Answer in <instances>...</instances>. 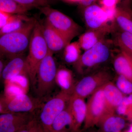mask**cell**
<instances>
[{"label": "cell", "mask_w": 132, "mask_h": 132, "mask_svg": "<svg viewBox=\"0 0 132 132\" xmlns=\"http://www.w3.org/2000/svg\"><path fill=\"white\" fill-rule=\"evenodd\" d=\"M36 20L26 22L19 30L1 36V56L10 59L21 55L29 48L31 35Z\"/></svg>", "instance_id": "cell-1"}, {"label": "cell", "mask_w": 132, "mask_h": 132, "mask_svg": "<svg viewBox=\"0 0 132 132\" xmlns=\"http://www.w3.org/2000/svg\"><path fill=\"white\" fill-rule=\"evenodd\" d=\"M28 48L26 63L29 78L34 86L39 66L49 51L43 35L40 23L37 21L32 32Z\"/></svg>", "instance_id": "cell-2"}, {"label": "cell", "mask_w": 132, "mask_h": 132, "mask_svg": "<svg viewBox=\"0 0 132 132\" xmlns=\"http://www.w3.org/2000/svg\"><path fill=\"white\" fill-rule=\"evenodd\" d=\"M53 54L48 51L37 71L35 83L33 86L37 98L41 100L52 93L57 85L56 76L58 68Z\"/></svg>", "instance_id": "cell-3"}, {"label": "cell", "mask_w": 132, "mask_h": 132, "mask_svg": "<svg viewBox=\"0 0 132 132\" xmlns=\"http://www.w3.org/2000/svg\"><path fill=\"white\" fill-rule=\"evenodd\" d=\"M111 53L110 43L105 39L85 51L74 64L78 72L83 73L106 62Z\"/></svg>", "instance_id": "cell-4"}, {"label": "cell", "mask_w": 132, "mask_h": 132, "mask_svg": "<svg viewBox=\"0 0 132 132\" xmlns=\"http://www.w3.org/2000/svg\"><path fill=\"white\" fill-rule=\"evenodd\" d=\"M71 95L61 91L42 106L38 118V123L44 132H50L54 120L67 107Z\"/></svg>", "instance_id": "cell-5"}, {"label": "cell", "mask_w": 132, "mask_h": 132, "mask_svg": "<svg viewBox=\"0 0 132 132\" xmlns=\"http://www.w3.org/2000/svg\"><path fill=\"white\" fill-rule=\"evenodd\" d=\"M39 9L47 22L70 40L79 34L81 29L80 26L65 14L50 6Z\"/></svg>", "instance_id": "cell-6"}, {"label": "cell", "mask_w": 132, "mask_h": 132, "mask_svg": "<svg viewBox=\"0 0 132 132\" xmlns=\"http://www.w3.org/2000/svg\"><path fill=\"white\" fill-rule=\"evenodd\" d=\"M109 72L101 69L83 77L75 83L72 94L85 98L111 81Z\"/></svg>", "instance_id": "cell-7"}, {"label": "cell", "mask_w": 132, "mask_h": 132, "mask_svg": "<svg viewBox=\"0 0 132 132\" xmlns=\"http://www.w3.org/2000/svg\"><path fill=\"white\" fill-rule=\"evenodd\" d=\"M42 105L41 100L33 98L26 93L12 99L1 97L0 100L1 114L10 113H31Z\"/></svg>", "instance_id": "cell-8"}, {"label": "cell", "mask_w": 132, "mask_h": 132, "mask_svg": "<svg viewBox=\"0 0 132 132\" xmlns=\"http://www.w3.org/2000/svg\"><path fill=\"white\" fill-rule=\"evenodd\" d=\"M87 105L84 129L87 130L98 125L102 118L108 114L102 87L90 96Z\"/></svg>", "instance_id": "cell-9"}, {"label": "cell", "mask_w": 132, "mask_h": 132, "mask_svg": "<svg viewBox=\"0 0 132 132\" xmlns=\"http://www.w3.org/2000/svg\"><path fill=\"white\" fill-rule=\"evenodd\" d=\"M40 25L43 35L50 52L53 54L60 52L71 43V40L55 29L46 20Z\"/></svg>", "instance_id": "cell-10"}, {"label": "cell", "mask_w": 132, "mask_h": 132, "mask_svg": "<svg viewBox=\"0 0 132 132\" xmlns=\"http://www.w3.org/2000/svg\"><path fill=\"white\" fill-rule=\"evenodd\" d=\"M31 113L1 114L0 132H15L34 119Z\"/></svg>", "instance_id": "cell-11"}, {"label": "cell", "mask_w": 132, "mask_h": 132, "mask_svg": "<svg viewBox=\"0 0 132 132\" xmlns=\"http://www.w3.org/2000/svg\"><path fill=\"white\" fill-rule=\"evenodd\" d=\"M83 15L88 30L103 27L108 25V22L110 21L103 8L95 4H92L85 8Z\"/></svg>", "instance_id": "cell-12"}, {"label": "cell", "mask_w": 132, "mask_h": 132, "mask_svg": "<svg viewBox=\"0 0 132 132\" xmlns=\"http://www.w3.org/2000/svg\"><path fill=\"white\" fill-rule=\"evenodd\" d=\"M68 108L73 119V131L81 132L80 128L85 122L86 114L87 105L85 99L71 95Z\"/></svg>", "instance_id": "cell-13"}, {"label": "cell", "mask_w": 132, "mask_h": 132, "mask_svg": "<svg viewBox=\"0 0 132 132\" xmlns=\"http://www.w3.org/2000/svg\"><path fill=\"white\" fill-rule=\"evenodd\" d=\"M112 29V26L108 24L101 28L88 30L81 35L78 41L81 49L85 51L87 50L105 39L106 36L111 32Z\"/></svg>", "instance_id": "cell-14"}, {"label": "cell", "mask_w": 132, "mask_h": 132, "mask_svg": "<svg viewBox=\"0 0 132 132\" xmlns=\"http://www.w3.org/2000/svg\"><path fill=\"white\" fill-rule=\"evenodd\" d=\"M20 75L28 76L26 58L22 57L21 55L10 59L5 66L0 76L5 81Z\"/></svg>", "instance_id": "cell-15"}, {"label": "cell", "mask_w": 132, "mask_h": 132, "mask_svg": "<svg viewBox=\"0 0 132 132\" xmlns=\"http://www.w3.org/2000/svg\"><path fill=\"white\" fill-rule=\"evenodd\" d=\"M102 88L108 113H114L116 109L123 101L125 95L115 84L111 81L104 85Z\"/></svg>", "instance_id": "cell-16"}, {"label": "cell", "mask_w": 132, "mask_h": 132, "mask_svg": "<svg viewBox=\"0 0 132 132\" xmlns=\"http://www.w3.org/2000/svg\"><path fill=\"white\" fill-rule=\"evenodd\" d=\"M126 119L123 116L114 113L106 114L97 126L102 132H120L126 125Z\"/></svg>", "instance_id": "cell-17"}, {"label": "cell", "mask_w": 132, "mask_h": 132, "mask_svg": "<svg viewBox=\"0 0 132 132\" xmlns=\"http://www.w3.org/2000/svg\"><path fill=\"white\" fill-rule=\"evenodd\" d=\"M56 82L61 91L72 95L75 83L71 71L62 67L58 68L56 76Z\"/></svg>", "instance_id": "cell-18"}, {"label": "cell", "mask_w": 132, "mask_h": 132, "mask_svg": "<svg viewBox=\"0 0 132 132\" xmlns=\"http://www.w3.org/2000/svg\"><path fill=\"white\" fill-rule=\"evenodd\" d=\"M66 131L74 132L73 119L68 106L55 118L50 132Z\"/></svg>", "instance_id": "cell-19"}, {"label": "cell", "mask_w": 132, "mask_h": 132, "mask_svg": "<svg viewBox=\"0 0 132 132\" xmlns=\"http://www.w3.org/2000/svg\"><path fill=\"white\" fill-rule=\"evenodd\" d=\"M113 66L118 75L123 76L132 82V67L129 60L121 51L114 57Z\"/></svg>", "instance_id": "cell-20"}, {"label": "cell", "mask_w": 132, "mask_h": 132, "mask_svg": "<svg viewBox=\"0 0 132 132\" xmlns=\"http://www.w3.org/2000/svg\"><path fill=\"white\" fill-rule=\"evenodd\" d=\"M114 20L122 31L132 34V11L131 10L117 8Z\"/></svg>", "instance_id": "cell-21"}, {"label": "cell", "mask_w": 132, "mask_h": 132, "mask_svg": "<svg viewBox=\"0 0 132 132\" xmlns=\"http://www.w3.org/2000/svg\"><path fill=\"white\" fill-rule=\"evenodd\" d=\"M29 9L14 0H0V11L11 14L25 15Z\"/></svg>", "instance_id": "cell-22"}, {"label": "cell", "mask_w": 132, "mask_h": 132, "mask_svg": "<svg viewBox=\"0 0 132 132\" xmlns=\"http://www.w3.org/2000/svg\"><path fill=\"white\" fill-rule=\"evenodd\" d=\"M64 57L66 62L75 64L79 59L81 53V48L78 41L70 43L64 48Z\"/></svg>", "instance_id": "cell-23"}, {"label": "cell", "mask_w": 132, "mask_h": 132, "mask_svg": "<svg viewBox=\"0 0 132 132\" xmlns=\"http://www.w3.org/2000/svg\"><path fill=\"white\" fill-rule=\"evenodd\" d=\"M115 40L121 52L132 54V34L121 31L116 34Z\"/></svg>", "instance_id": "cell-24"}, {"label": "cell", "mask_w": 132, "mask_h": 132, "mask_svg": "<svg viewBox=\"0 0 132 132\" xmlns=\"http://www.w3.org/2000/svg\"><path fill=\"white\" fill-rule=\"evenodd\" d=\"M32 19L28 18L24 14H18L17 17L10 22L0 29L1 36L9 34L19 30L23 26L25 22L31 20Z\"/></svg>", "instance_id": "cell-25"}, {"label": "cell", "mask_w": 132, "mask_h": 132, "mask_svg": "<svg viewBox=\"0 0 132 132\" xmlns=\"http://www.w3.org/2000/svg\"><path fill=\"white\" fill-rule=\"evenodd\" d=\"M116 111L118 115L126 116L129 120L132 121V94L124 97Z\"/></svg>", "instance_id": "cell-26"}, {"label": "cell", "mask_w": 132, "mask_h": 132, "mask_svg": "<svg viewBox=\"0 0 132 132\" xmlns=\"http://www.w3.org/2000/svg\"><path fill=\"white\" fill-rule=\"evenodd\" d=\"M114 84L123 94H132V82L125 76L118 75Z\"/></svg>", "instance_id": "cell-27"}, {"label": "cell", "mask_w": 132, "mask_h": 132, "mask_svg": "<svg viewBox=\"0 0 132 132\" xmlns=\"http://www.w3.org/2000/svg\"><path fill=\"white\" fill-rule=\"evenodd\" d=\"M6 82L4 97L7 99H12L19 95L25 93L20 88L16 85L9 82Z\"/></svg>", "instance_id": "cell-28"}, {"label": "cell", "mask_w": 132, "mask_h": 132, "mask_svg": "<svg viewBox=\"0 0 132 132\" xmlns=\"http://www.w3.org/2000/svg\"><path fill=\"white\" fill-rule=\"evenodd\" d=\"M24 6L31 9L32 8H38L49 6L50 0H14Z\"/></svg>", "instance_id": "cell-29"}, {"label": "cell", "mask_w": 132, "mask_h": 132, "mask_svg": "<svg viewBox=\"0 0 132 132\" xmlns=\"http://www.w3.org/2000/svg\"><path fill=\"white\" fill-rule=\"evenodd\" d=\"M29 80H30L28 76L20 75L14 77L9 80L5 81H9L16 85L22 89L26 93L28 87Z\"/></svg>", "instance_id": "cell-30"}, {"label": "cell", "mask_w": 132, "mask_h": 132, "mask_svg": "<svg viewBox=\"0 0 132 132\" xmlns=\"http://www.w3.org/2000/svg\"><path fill=\"white\" fill-rule=\"evenodd\" d=\"M18 15L11 14L0 11V28L15 20L17 17Z\"/></svg>", "instance_id": "cell-31"}, {"label": "cell", "mask_w": 132, "mask_h": 132, "mask_svg": "<svg viewBox=\"0 0 132 132\" xmlns=\"http://www.w3.org/2000/svg\"><path fill=\"white\" fill-rule=\"evenodd\" d=\"M119 2L118 0H101L102 7L104 9H116V5Z\"/></svg>", "instance_id": "cell-32"}, {"label": "cell", "mask_w": 132, "mask_h": 132, "mask_svg": "<svg viewBox=\"0 0 132 132\" xmlns=\"http://www.w3.org/2000/svg\"><path fill=\"white\" fill-rule=\"evenodd\" d=\"M35 121L36 118H35L28 125L21 128L15 132H31L35 123Z\"/></svg>", "instance_id": "cell-33"}, {"label": "cell", "mask_w": 132, "mask_h": 132, "mask_svg": "<svg viewBox=\"0 0 132 132\" xmlns=\"http://www.w3.org/2000/svg\"><path fill=\"white\" fill-rule=\"evenodd\" d=\"M31 132H44L36 118L35 123Z\"/></svg>", "instance_id": "cell-34"}, {"label": "cell", "mask_w": 132, "mask_h": 132, "mask_svg": "<svg viewBox=\"0 0 132 132\" xmlns=\"http://www.w3.org/2000/svg\"><path fill=\"white\" fill-rule=\"evenodd\" d=\"M95 1V0H81L80 2L79 3L81 6L86 8L92 5L93 3Z\"/></svg>", "instance_id": "cell-35"}, {"label": "cell", "mask_w": 132, "mask_h": 132, "mask_svg": "<svg viewBox=\"0 0 132 132\" xmlns=\"http://www.w3.org/2000/svg\"><path fill=\"white\" fill-rule=\"evenodd\" d=\"M5 64H4V62L2 60H1L0 61V75H1L3 71V69L5 68Z\"/></svg>", "instance_id": "cell-36"}, {"label": "cell", "mask_w": 132, "mask_h": 132, "mask_svg": "<svg viewBox=\"0 0 132 132\" xmlns=\"http://www.w3.org/2000/svg\"><path fill=\"white\" fill-rule=\"evenodd\" d=\"M124 54H125V55L127 56V57L128 59L130 61V63H131V65L132 67V54H128L125 53L123 52Z\"/></svg>", "instance_id": "cell-37"}, {"label": "cell", "mask_w": 132, "mask_h": 132, "mask_svg": "<svg viewBox=\"0 0 132 132\" xmlns=\"http://www.w3.org/2000/svg\"><path fill=\"white\" fill-rule=\"evenodd\" d=\"M81 0H67V1L70 2H80Z\"/></svg>", "instance_id": "cell-38"}, {"label": "cell", "mask_w": 132, "mask_h": 132, "mask_svg": "<svg viewBox=\"0 0 132 132\" xmlns=\"http://www.w3.org/2000/svg\"><path fill=\"white\" fill-rule=\"evenodd\" d=\"M126 132H132V124L130 125L128 130L126 131Z\"/></svg>", "instance_id": "cell-39"}, {"label": "cell", "mask_w": 132, "mask_h": 132, "mask_svg": "<svg viewBox=\"0 0 132 132\" xmlns=\"http://www.w3.org/2000/svg\"><path fill=\"white\" fill-rule=\"evenodd\" d=\"M86 132H102L100 130H98V131H96V130H93V131H88Z\"/></svg>", "instance_id": "cell-40"}, {"label": "cell", "mask_w": 132, "mask_h": 132, "mask_svg": "<svg viewBox=\"0 0 132 132\" xmlns=\"http://www.w3.org/2000/svg\"><path fill=\"white\" fill-rule=\"evenodd\" d=\"M52 132H74L71 131H61Z\"/></svg>", "instance_id": "cell-41"}, {"label": "cell", "mask_w": 132, "mask_h": 132, "mask_svg": "<svg viewBox=\"0 0 132 132\" xmlns=\"http://www.w3.org/2000/svg\"><path fill=\"white\" fill-rule=\"evenodd\" d=\"M118 1L119 2V1H121V0H118Z\"/></svg>", "instance_id": "cell-42"}, {"label": "cell", "mask_w": 132, "mask_h": 132, "mask_svg": "<svg viewBox=\"0 0 132 132\" xmlns=\"http://www.w3.org/2000/svg\"><path fill=\"white\" fill-rule=\"evenodd\" d=\"M62 1H67V0H62Z\"/></svg>", "instance_id": "cell-43"}, {"label": "cell", "mask_w": 132, "mask_h": 132, "mask_svg": "<svg viewBox=\"0 0 132 132\" xmlns=\"http://www.w3.org/2000/svg\"><path fill=\"white\" fill-rule=\"evenodd\" d=\"M126 132V131H125V132Z\"/></svg>", "instance_id": "cell-44"}]
</instances>
